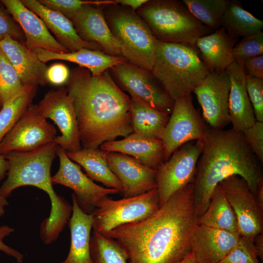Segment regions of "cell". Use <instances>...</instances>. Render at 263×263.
<instances>
[{
	"mask_svg": "<svg viewBox=\"0 0 263 263\" xmlns=\"http://www.w3.org/2000/svg\"><path fill=\"white\" fill-rule=\"evenodd\" d=\"M193 192L189 184L149 217L101 234L120 244L129 263H179L191 253L198 223Z\"/></svg>",
	"mask_w": 263,
	"mask_h": 263,
	"instance_id": "obj_1",
	"label": "cell"
},
{
	"mask_svg": "<svg viewBox=\"0 0 263 263\" xmlns=\"http://www.w3.org/2000/svg\"><path fill=\"white\" fill-rule=\"evenodd\" d=\"M66 89L74 106L82 148L97 149L104 143L133 132L130 98L108 70L93 75L78 67L70 74Z\"/></svg>",
	"mask_w": 263,
	"mask_h": 263,
	"instance_id": "obj_2",
	"label": "cell"
},
{
	"mask_svg": "<svg viewBox=\"0 0 263 263\" xmlns=\"http://www.w3.org/2000/svg\"><path fill=\"white\" fill-rule=\"evenodd\" d=\"M193 182V204L200 217L219 183L232 175L243 178L256 195L263 181L261 163L245 143L242 132L207 127Z\"/></svg>",
	"mask_w": 263,
	"mask_h": 263,
	"instance_id": "obj_3",
	"label": "cell"
},
{
	"mask_svg": "<svg viewBox=\"0 0 263 263\" xmlns=\"http://www.w3.org/2000/svg\"><path fill=\"white\" fill-rule=\"evenodd\" d=\"M58 146L54 142L33 150L11 151L5 154L9 165L7 177L0 187V194L5 197L17 188L33 186L48 194L51 208L48 218L41 222L39 234L44 244L56 241L69 222L72 206L55 191L51 169L57 155Z\"/></svg>",
	"mask_w": 263,
	"mask_h": 263,
	"instance_id": "obj_4",
	"label": "cell"
},
{
	"mask_svg": "<svg viewBox=\"0 0 263 263\" xmlns=\"http://www.w3.org/2000/svg\"><path fill=\"white\" fill-rule=\"evenodd\" d=\"M151 72L174 101L191 94L210 73L195 48L157 40Z\"/></svg>",
	"mask_w": 263,
	"mask_h": 263,
	"instance_id": "obj_5",
	"label": "cell"
},
{
	"mask_svg": "<svg viewBox=\"0 0 263 263\" xmlns=\"http://www.w3.org/2000/svg\"><path fill=\"white\" fill-rule=\"evenodd\" d=\"M135 12L155 39L164 42L184 44L196 49L199 38L214 31L197 19L182 0H148Z\"/></svg>",
	"mask_w": 263,
	"mask_h": 263,
	"instance_id": "obj_6",
	"label": "cell"
},
{
	"mask_svg": "<svg viewBox=\"0 0 263 263\" xmlns=\"http://www.w3.org/2000/svg\"><path fill=\"white\" fill-rule=\"evenodd\" d=\"M107 24L129 62L151 71L156 39L145 21L131 8L111 5L103 7Z\"/></svg>",
	"mask_w": 263,
	"mask_h": 263,
	"instance_id": "obj_7",
	"label": "cell"
},
{
	"mask_svg": "<svg viewBox=\"0 0 263 263\" xmlns=\"http://www.w3.org/2000/svg\"><path fill=\"white\" fill-rule=\"evenodd\" d=\"M159 208L157 189L131 197L113 200L105 197L93 214V229L103 233L124 224L145 219Z\"/></svg>",
	"mask_w": 263,
	"mask_h": 263,
	"instance_id": "obj_8",
	"label": "cell"
},
{
	"mask_svg": "<svg viewBox=\"0 0 263 263\" xmlns=\"http://www.w3.org/2000/svg\"><path fill=\"white\" fill-rule=\"evenodd\" d=\"M112 77L132 98L137 99L160 111L170 114L174 101L168 94L151 71L128 61L108 70Z\"/></svg>",
	"mask_w": 263,
	"mask_h": 263,
	"instance_id": "obj_9",
	"label": "cell"
},
{
	"mask_svg": "<svg viewBox=\"0 0 263 263\" xmlns=\"http://www.w3.org/2000/svg\"><path fill=\"white\" fill-rule=\"evenodd\" d=\"M202 147V140L188 142L156 169L159 207L178 190L193 183Z\"/></svg>",
	"mask_w": 263,
	"mask_h": 263,
	"instance_id": "obj_10",
	"label": "cell"
},
{
	"mask_svg": "<svg viewBox=\"0 0 263 263\" xmlns=\"http://www.w3.org/2000/svg\"><path fill=\"white\" fill-rule=\"evenodd\" d=\"M56 130L31 104L3 138L0 147L3 155L11 151L26 152L53 142Z\"/></svg>",
	"mask_w": 263,
	"mask_h": 263,
	"instance_id": "obj_11",
	"label": "cell"
},
{
	"mask_svg": "<svg viewBox=\"0 0 263 263\" xmlns=\"http://www.w3.org/2000/svg\"><path fill=\"white\" fill-rule=\"evenodd\" d=\"M170 115L161 138L165 161L183 145L202 140L207 127L193 105L191 94L175 100Z\"/></svg>",
	"mask_w": 263,
	"mask_h": 263,
	"instance_id": "obj_12",
	"label": "cell"
},
{
	"mask_svg": "<svg viewBox=\"0 0 263 263\" xmlns=\"http://www.w3.org/2000/svg\"><path fill=\"white\" fill-rule=\"evenodd\" d=\"M218 185L235 213L240 235L254 239L263 232V209L247 182L234 175Z\"/></svg>",
	"mask_w": 263,
	"mask_h": 263,
	"instance_id": "obj_13",
	"label": "cell"
},
{
	"mask_svg": "<svg viewBox=\"0 0 263 263\" xmlns=\"http://www.w3.org/2000/svg\"><path fill=\"white\" fill-rule=\"evenodd\" d=\"M40 113L53 120L61 133L53 142L67 152L82 149L76 115L66 88L48 91L37 104Z\"/></svg>",
	"mask_w": 263,
	"mask_h": 263,
	"instance_id": "obj_14",
	"label": "cell"
},
{
	"mask_svg": "<svg viewBox=\"0 0 263 263\" xmlns=\"http://www.w3.org/2000/svg\"><path fill=\"white\" fill-rule=\"evenodd\" d=\"M57 155L59 167L52 176V183L72 189L78 207L85 213L92 214L103 198L120 193L116 189L103 187L94 183L83 172L81 167L68 157L66 151L59 147Z\"/></svg>",
	"mask_w": 263,
	"mask_h": 263,
	"instance_id": "obj_15",
	"label": "cell"
},
{
	"mask_svg": "<svg viewBox=\"0 0 263 263\" xmlns=\"http://www.w3.org/2000/svg\"><path fill=\"white\" fill-rule=\"evenodd\" d=\"M229 90L230 79L225 70L210 72L193 91L210 128L224 129L230 123Z\"/></svg>",
	"mask_w": 263,
	"mask_h": 263,
	"instance_id": "obj_16",
	"label": "cell"
},
{
	"mask_svg": "<svg viewBox=\"0 0 263 263\" xmlns=\"http://www.w3.org/2000/svg\"><path fill=\"white\" fill-rule=\"evenodd\" d=\"M107 160L121 183L124 197L136 196L157 188L156 169L118 152H108Z\"/></svg>",
	"mask_w": 263,
	"mask_h": 263,
	"instance_id": "obj_17",
	"label": "cell"
},
{
	"mask_svg": "<svg viewBox=\"0 0 263 263\" xmlns=\"http://www.w3.org/2000/svg\"><path fill=\"white\" fill-rule=\"evenodd\" d=\"M21 28L24 45L28 49L39 48L57 53L70 52L51 35L43 20L20 0H1Z\"/></svg>",
	"mask_w": 263,
	"mask_h": 263,
	"instance_id": "obj_18",
	"label": "cell"
},
{
	"mask_svg": "<svg viewBox=\"0 0 263 263\" xmlns=\"http://www.w3.org/2000/svg\"><path fill=\"white\" fill-rule=\"evenodd\" d=\"M86 4L71 19L80 37L84 40L95 43L104 53L113 56H122L121 48L112 34L100 8Z\"/></svg>",
	"mask_w": 263,
	"mask_h": 263,
	"instance_id": "obj_19",
	"label": "cell"
},
{
	"mask_svg": "<svg viewBox=\"0 0 263 263\" xmlns=\"http://www.w3.org/2000/svg\"><path fill=\"white\" fill-rule=\"evenodd\" d=\"M240 236L197 223L191 238V253L199 263H217L235 246Z\"/></svg>",
	"mask_w": 263,
	"mask_h": 263,
	"instance_id": "obj_20",
	"label": "cell"
},
{
	"mask_svg": "<svg viewBox=\"0 0 263 263\" xmlns=\"http://www.w3.org/2000/svg\"><path fill=\"white\" fill-rule=\"evenodd\" d=\"M230 79L228 112L232 129L243 132L256 121L246 90L243 66L234 61L225 70Z\"/></svg>",
	"mask_w": 263,
	"mask_h": 263,
	"instance_id": "obj_21",
	"label": "cell"
},
{
	"mask_svg": "<svg viewBox=\"0 0 263 263\" xmlns=\"http://www.w3.org/2000/svg\"><path fill=\"white\" fill-rule=\"evenodd\" d=\"M21 1L43 20L57 41L70 52H75L81 48L104 52L96 43L82 39L72 21L63 15L47 8L38 0H21Z\"/></svg>",
	"mask_w": 263,
	"mask_h": 263,
	"instance_id": "obj_22",
	"label": "cell"
},
{
	"mask_svg": "<svg viewBox=\"0 0 263 263\" xmlns=\"http://www.w3.org/2000/svg\"><path fill=\"white\" fill-rule=\"evenodd\" d=\"M0 48L14 66L23 86H43L48 82V67L31 49L9 36L0 41Z\"/></svg>",
	"mask_w": 263,
	"mask_h": 263,
	"instance_id": "obj_23",
	"label": "cell"
},
{
	"mask_svg": "<svg viewBox=\"0 0 263 263\" xmlns=\"http://www.w3.org/2000/svg\"><path fill=\"white\" fill-rule=\"evenodd\" d=\"M99 148L108 152L128 155L155 169L164 162V146L161 139L147 138L134 132L121 140L106 142Z\"/></svg>",
	"mask_w": 263,
	"mask_h": 263,
	"instance_id": "obj_24",
	"label": "cell"
},
{
	"mask_svg": "<svg viewBox=\"0 0 263 263\" xmlns=\"http://www.w3.org/2000/svg\"><path fill=\"white\" fill-rule=\"evenodd\" d=\"M237 40L220 27L199 38L195 48L209 71L219 73L225 71L235 61L232 52Z\"/></svg>",
	"mask_w": 263,
	"mask_h": 263,
	"instance_id": "obj_25",
	"label": "cell"
},
{
	"mask_svg": "<svg viewBox=\"0 0 263 263\" xmlns=\"http://www.w3.org/2000/svg\"><path fill=\"white\" fill-rule=\"evenodd\" d=\"M31 50L44 63L54 60L67 61L87 69L93 75H99L113 67L127 61L123 56H113L100 50L87 48L67 53H57L39 48Z\"/></svg>",
	"mask_w": 263,
	"mask_h": 263,
	"instance_id": "obj_26",
	"label": "cell"
},
{
	"mask_svg": "<svg viewBox=\"0 0 263 263\" xmlns=\"http://www.w3.org/2000/svg\"><path fill=\"white\" fill-rule=\"evenodd\" d=\"M72 213L68 225L71 244L65 260L60 263H93L90 255L93 214L83 212L78 207L74 193L72 194Z\"/></svg>",
	"mask_w": 263,
	"mask_h": 263,
	"instance_id": "obj_27",
	"label": "cell"
},
{
	"mask_svg": "<svg viewBox=\"0 0 263 263\" xmlns=\"http://www.w3.org/2000/svg\"><path fill=\"white\" fill-rule=\"evenodd\" d=\"M108 153L99 148H82L67 154L73 161L83 169L86 174L92 180L102 183L106 188L116 189L122 193L121 183L108 165Z\"/></svg>",
	"mask_w": 263,
	"mask_h": 263,
	"instance_id": "obj_28",
	"label": "cell"
},
{
	"mask_svg": "<svg viewBox=\"0 0 263 263\" xmlns=\"http://www.w3.org/2000/svg\"><path fill=\"white\" fill-rule=\"evenodd\" d=\"M130 111L133 132L150 139H161L169 114L132 98Z\"/></svg>",
	"mask_w": 263,
	"mask_h": 263,
	"instance_id": "obj_29",
	"label": "cell"
},
{
	"mask_svg": "<svg viewBox=\"0 0 263 263\" xmlns=\"http://www.w3.org/2000/svg\"><path fill=\"white\" fill-rule=\"evenodd\" d=\"M198 223L239 233L235 213L219 185L213 189L208 207L205 212L198 218Z\"/></svg>",
	"mask_w": 263,
	"mask_h": 263,
	"instance_id": "obj_30",
	"label": "cell"
},
{
	"mask_svg": "<svg viewBox=\"0 0 263 263\" xmlns=\"http://www.w3.org/2000/svg\"><path fill=\"white\" fill-rule=\"evenodd\" d=\"M221 27L232 38L238 39L262 31L263 21L244 9L240 1L229 0L222 19Z\"/></svg>",
	"mask_w": 263,
	"mask_h": 263,
	"instance_id": "obj_31",
	"label": "cell"
},
{
	"mask_svg": "<svg viewBox=\"0 0 263 263\" xmlns=\"http://www.w3.org/2000/svg\"><path fill=\"white\" fill-rule=\"evenodd\" d=\"M37 86H24L15 96L5 102L0 110V147L9 131L31 104Z\"/></svg>",
	"mask_w": 263,
	"mask_h": 263,
	"instance_id": "obj_32",
	"label": "cell"
},
{
	"mask_svg": "<svg viewBox=\"0 0 263 263\" xmlns=\"http://www.w3.org/2000/svg\"><path fill=\"white\" fill-rule=\"evenodd\" d=\"M192 15L204 25L215 31L221 20L228 0H183Z\"/></svg>",
	"mask_w": 263,
	"mask_h": 263,
	"instance_id": "obj_33",
	"label": "cell"
},
{
	"mask_svg": "<svg viewBox=\"0 0 263 263\" xmlns=\"http://www.w3.org/2000/svg\"><path fill=\"white\" fill-rule=\"evenodd\" d=\"M93 263H128L123 248L115 241L93 231L90 239Z\"/></svg>",
	"mask_w": 263,
	"mask_h": 263,
	"instance_id": "obj_34",
	"label": "cell"
},
{
	"mask_svg": "<svg viewBox=\"0 0 263 263\" xmlns=\"http://www.w3.org/2000/svg\"><path fill=\"white\" fill-rule=\"evenodd\" d=\"M14 66L0 48V104L1 106L24 88Z\"/></svg>",
	"mask_w": 263,
	"mask_h": 263,
	"instance_id": "obj_35",
	"label": "cell"
},
{
	"mask_svg": "<svg viewBox=\"0 0 263 263\" xmlns=\"http://www.w3.org/2000/svg\"><path fill=\"white\" fill-rule=\"evenodd\" d=\"M232 54L234 61L242 66L246 60L263 55V32L243 37L234 46Z\"/></svg>",
	"mask_w": 263,
	"mask_h": 263,
	"instance_id": "obj_36",
	"label": "cell"
},
{
	"mask_svg": "<svg viewBox=\"0 0 263 263\" xmlns=\"http://www.w3.org/2000/svg\"><path fill=\"white\" fill-rule=\"evenodd\" d=\"M38 1L47 8L63 15L70 20L85 5L90 4L102 7L114 3L113 0H38Z\"/></svg>",
	"mask_w": 263,
	"mask_h": 263,
	"instance_id": "obj_37",
	"label": "cell"
},
{
	"mask_svg": "<svg viewBox=\"0 0 263 263\" xmlns=\"http://www.w3.org/2000/svg\"><path fill=\"white\" fill-rule=\"evenodd\" d=\"M217 263H260L254 239L240 236L235 246Z\"/></svg>",
	"mask_w": 263,
	"mask_h": 263,
	"instance_id": "obj_38",
	"label": "cell"
},
{
	"mask_svg": "<svg viewBox=\"0 0 263 263\" xmlns=\"http://www.w3.org/2000/svg\"><path fill=\"white\" fill-rule=\"evenodd\" d=\"M6 36L23 44L25 43V36L21 28L0 0V41Z\"/></svg>",
	"mask_w": 263,
	"mask_h": 263,
	"instance_id": "obj_39",
	"label": "cell"
},
{
	"mask_svg": "<svg viewBox=\"0 0 263 263\" xmlns=\"http://www.w3.org/2000/svg\"><path fill=\"white\" fill-rule=\"evenodd\" d=\"M246 85L256 120L263 122V79L246 76Z\"/></svg>",
	"mask_w": 263,
	"mask_h": 263,
	"instance_id": "obj_40",
	"label": "cell"
},
{
	"mask_svg": "<svg viewBox=\"0 0 263 263\" xmlns=\"http://www.w3.org/2000/svg\"><path fill=\"white\" fill-rule=\"evenodd\" d=\"M244 140L259 161L263 163V122L256 121L242 132Z\"/></svg>",
	"mask_w": 263,
	"mask_h": 263,
	"instance_id": "obj_41",
	"label": "cell"
},
{
	"mask_svg": "<svg viewBox=\"0 0 263 263\" xmlns=\"http://www.w3.org/2000/svg\"><path fill=\"white\" fill-rule=\"evenodd\" d=\"M70 76L67 67L62 63H56L47 68L46 77L48 82L56 85L67 83Z\"/></svg>",
	"mask_w": 263,
	"mask_h": 263,
	"instance_id": "obj_42",
	"label": "cell"
},
{
	"mask_svg": "<svg viewBox=\"0 0 263 263\" xmlns=\"http://www.w3.org/2000/svg\"><path fill=\"white\" fill-rule=\"evenodd\" d=\"M14 231V229L9 225L0 226V250L8 256L14 257L18 263H22L23 255L15 249L8 246L3 242V239Z\"/></svg>",
	"mask_w": 263,
	"mask_h": 263,
	"instance_id": "obj_43",
	"label": "cell"
},
{
	"mask_svg": "<svg viewBox=\"0 0 263 263\" xmlns=\"http://www.w3.org/2000/svg\"><path fill=\"white\" fill-rule=\"evenodd\" d=\"M242 66L247 76L263 79V55L246 60Z\"/></svg>",
	"mask_w": 263,
	"mask_h": 263,
	"instance_id": "obj_44",
	"label": "cell"
},
{
	"mask_svg": "<svg viewBox=\"0 0 263 263\" xmlns=\"http://www.w3.org/2000/svg\"><path fill=\"white\" fill-rule=\"evenodd\" d=\"M148 0H116L118 4L131 8L136 11Z\"/></svg>",
	"mask_w": 263,
	"mask_h": 263,
	"instance_id": "obj_45",
	"label": "cell"
},
{
	"mask_svg": "<svg viewBox=\"0 0 263 263\" xmlns=\"http://www.w3.org/2000/svg\"><path fill=\"white\" fill-rule=\"evenodd\" d=\"M254 247L256 253L262 261L263 260V233L258 234L254 238Z\"/></svg>",
	"mask_w": 263,
	"mask_h": 263,
	"instance_id": "obj_46",
	"label": "cell"
},
{
	"mask_svg": "<svg viewBox=\"0 0 263 263\" xmlns=\"http://www.w3.org/2000/svg\"><path fill=\"white\" fill-rule=\"evenodd\" d=\"M9 165L5 155L0 153V180H2L7 173Z\"/></svg>",
	"mask_w": 263,
	"mask_h": 263,
	"instance_id": "obj_47",
	"label": "cell"
},
{
	"mask_svg": "<svg viewBox=\"0 0 263 263\" xmlns=\"http://www.w3.org/2000/svg\"><path fill=\"white\" fill-rule=\"evenodd\" d=\"M256 197L259 205L263 209V181L258 185Z\"/></svg>",
	"mask_w": 263,
	"mask_h": 263,
	"instance_id": "obj_48",
	"label": "cell"
},
{
	"mask_svg": "<svg viewBox=\"0 0 263 263\" xmlns=\"http://www.w3.org/2000/svg\"><path fill=\"white\" fill-rule=\"evenodd\" d=\"M9 205L6 197H5L0 194V217L3 216L5 214V207Z\"/></svg>",
	"mask_w": 263,
	"mask_h": 263,
	"instance_id": "obj_49",
	"label": "cell"
},
{
	"mask_svg": "<svg viewBox=\"0 0 263 263\" xmlns=\"http://www.w3.org/2000/svg\"><path fill=\"white\" fill-rule=\"evenodd\" d=\"M179 263H199L195 259L193 254L191 253Z\"/></svg>",
	"mask_w": 263,
	"mask_h": 263,
	"instance_id": "obj_50",
	"label": "cell"
},
{
	"mask_svg": "<svg viewBox=\"0 0 263 263\" xmlns=\"http://www.w3.org/2000/svg\"><path fill=\"white\" fill-rule=\"evenodd\" d=\"M1 105L0 104V110L1 109Z\"/></svg>",
	"mask_w": 263,
	"mask_h": 263,
	"instance_id": "obj_51",
	"label": "cell"
}]
</instances>
